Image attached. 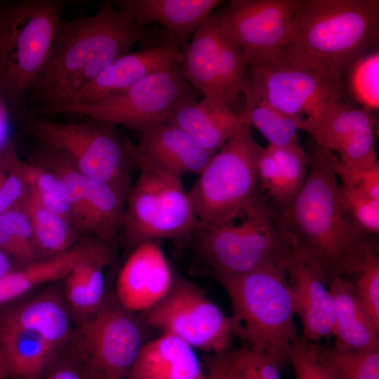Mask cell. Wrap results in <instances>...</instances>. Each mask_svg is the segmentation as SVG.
Wrapping results in <instances>:
<instances>
[{"label":"cell","instance_id":"1","mask_svg":"<svg viewBox=\"0 0 379 379\" xmlns=\"http://www.w3.org/2000/svg\"><path fill=\"white\" fill-rule=\"evenodd\" d=\"M305 183L283 208L270 207L272 217L292 252L328 284L338 276L350 279L365 253L376 246L375 236L361 230L345 211L340 185L332 166V152L315 145Z\"/></svg>","mask_w":379,"mask_h":379},{"label":"cell","instance_id":"43","mask_svg":"<svg viewBox=\"0 0 379 379\" xmlns=\"http://www.w3.org/2000/svg\"><path fill=\"white\" fill-rule=\"evenodd\" d=\"M39 379H95L84 364L62 362L57 364Z\"/></svg>","mask_w":379,"mask_h":379},{"label":"cell","instance_id":"14","mask_svg":"<svg viewBox=\"0 0 379 379\" xmlns=\"http://www.w3.org/2000/svg\"><path fill=\"white\" fill-rule=\"evenodd\" d=\"M134 313L120 304L103 305L82 324V361L95 379H127L147 343V324Z\"/></svg>","mask_w":379,"mask_h":379},{"label":"cell","instance_id":"8","mask_svg":"<svg viewBox=\"0 0 379 379\" xmlns=\"http://www.w3.org/2000/svg\"><path fill=\"white\" fill-rule=\"evenodd\" d=\"M262 148L242 123L211 157L187 193L201 227L237 218L259 195L257 162Z\"/></svg>","mask_w":379,"mask_h":379},{"label":"cell","instance_id":"44","mask_svg":"<svg viewBox=\"0 0 379 379\" xmlns=\"http://www.w3.org/2000/svg\"><path fill=\"white\" fill-rule=\"evenodd\" d=\"M13 270L10 257L0 250V278L3 277Z\"/></svg>","mask_w":379,"mask_h":379},{"label":"cell","instance_id":"22","mask_svg":"<svg viewBox=\"0 0 379 379\" xmlns=\"http://www.w3.org/2000/svg\"><path fill=\"white\" fill-rule=\"evenodd\" d=\"M166 124L175 126L205 149L216 153L237 131L240 117L221 102L204 96L179 105Z\"/></svg>","mask_w":379,"mask_h":379},{"label":"cell","instance_id":"33","mask_svg":"<svg viewBox=\"0 0 379 379\" xmlns=\"http://www.w3.org/2000/svg\"><path fill=\"white\" fill-rule=\"evenodd\" d=\"M315 345L321 359L339 379H379V349L346 350Z\"/></svg>","mask_w":379,"mask_h":379},{"label":"cell","instance_id":"12","mask_svg":"<svg viewBox=\"0 0 379 379\" xmlns=\"http://www.w3.org/2000/svg\"><path fill=\"white\" fill-rule=\"evenodd\" d=\"M143 314L147 326L207 353L227 350L237 337L231 317L201 288L176 274L167 294Z\"/></svg>","mask_w":379,"mask_h":379},{"label":"cell","instance_id":"19","mask_svg":"<svg viewBox=\"0 0 379 379\" xmlns=\"http://www.w3.org/2000/svg\"><path fill=\"white\" fill-rule=\"evenodd\" d=\"M215 154L166 123L140 135L138 144L132 148L134 164L140 170L179 179L189 173L199 175Z\"/></svg>","mask_w":379,"mask_h":379},{"label":"cell","instance_id":"15","mask_svg":"<svg viewBox=\"0 0 379 379\" xmlns=\"http://www.w3.org/2000/svg\"><path fill=\"white\" fill-rule=\"evenodd\" d=\"M244 92L286 114L307 116L325 103L343 100L346 91L337 74L270 63L248 65Z\"/></svg>","mask_w":379,"mask_h":379},{"label":"cell","instance_id":"31","mask_svg":"<svg viewBox=\"0 0 379 379\" xmlns=\"http://www.w3.org/2000/svg\"><path fill=\"white\" fill-rule=\"evenodd\" d=\"M346 92L359 105L372 112L379 109V51L373 48L357 58L344 74Z\"/></svg>","mask_w":379,"mask_h":379},{"label":"cell","instance_id":"25","mask_svg":"<svg viewBox=\"0 0 379 379\" xmlns=\"http://www.w3.org/2000/svg\"><path fill=\"white\" fill-rule=\"evenodd\" d=\"M328 287L335 302L333 345L346 350L379 349V326L362 305L350 282L335 276Z\"/></svg>","mask_w":379,"mask_h":379},{"label":"cell","instance_id":"6","mask_svg":"<svg viewBox=\"0 0 379 379\" xmlns=\"http://www.w3.org/2000/svg\"><path fill=\"white\" fill-rule=\"evenodd\" d=\"M191 238L210 274L285 268L292 253L261 192L237 218L213 227L201 226Z\"/></svg>","mask_w":379,"mask_h":379},{"label":"cell","instance_id":"2","mask_svg":"<svg viewBox=\"0 0 379 379\" xmlns=\"http://www.w3.org/2000/svg\"><path fill=\"white\" fill-rule=\"evenodd\" d=\"M135 44L151 48L160 41L127 18L112 1H104L91 15L63 20L48 66L29 96V113L69 102Z\"/></svg>","mask_w":379,"mask_h":379},{"label":"cell","instance_id":"3","mask_svg":"<svg viewBox=\"0 0 379 379\" xmlns=\"http://www.w3.org/2000/svg\"><path fill=\"white\" fill-rule=\"evenodd\" d=\"M378 42V0H298L288 39L274 63L343 77Z\"/></svg>","mask_w":379,"mask_h":379},{"label":"cell","instance_id":"32","mask_svg":"<svg viewBox=\"0 0 379 379\" xmlns=\"http://www.w3.org/2000/svg\"><path fill=\"white\" fill-rule=\"evenodd\" d=\"M269 147L278 164L279 176L277 198L270 206L279 209L288 205L302 187L307 174L310 154L300 143Z\"/></svg>","mask_w":379,"mask_h":379},{"label":"cell","instance_id":"13","mask_svg":"<svg viewBox=\"0 0 379 379\" xmlns=\"http://www.w3.org/2000/svg\"><path fill=\"white\" fill-rule=\"evenodd\" d=\"M33 161L57 178L70 211L71 224L97 239L111 242L122 229L127 198L112 185L79 172L61 154L46 147Z\"/></svg>","mask_w":379,"mask_h":379},{"label":"cell","instance_id":"21","mask_svg":"<svg viewBox=\"0 0 379 379\" xmlns=\"http://www.w3.org/2000/svg\"><path fill=\"white\" fill-rule=\"evenodd\" d=\"M117 8L141 27L155 22L179 46L181 51L192 34L220 0H114Z\"/></svg>","mask_w":379,"mask_h":379},{"label":"cell","instance_id":"11","mask_svg":"<svg viewBox=\"0 0 379 379\" xmlns=\"http://www.w3.org/2000/svg\"><path fill=\"white\" fill-rule=\"evenodd\" d=\"M182 53L187 81L240 117L248 61L240 46L220 29L213 13L200 24Z\"/></svg>","mask_w":379,"mask_h":379},{"label":"cell","instance_id":"4","mask_svg":"<svg viewBox=\"0 0 379 379\" xmlns=\"http://www.w3.org/2000/svg\"><path fill=\"white\" fill-rule=\"evenodd\" d=\"M211 274L229 296L237 337L279 368L290 361L293 344L299 335L285 268Z\"/></svg>","mask_w":379,"mask_h":379},{"label":"cell","instance_id":"27","mask_svg":"<svg viewBox=\"0 0 379 379\" xmlns=\"http://www.w3.org/2000/svg\"><path fill=\"white\" fill-rule=\"evenodd\" d=\"M54 350L55 347L37 333L0 326V352L11 378L39 379Z\"/></svg>","mask_w":379,"mask_h":379},{"label":"cell","instance_id":"9","mask_svg":"<svg viewBox=\"0 0 379 379\" xmlns=\"http://www.w3.org/2000/svg\"><path fill=\"white\" fill-rule=\"evenodd\" d=\"M200 93L187 81L181 64H178L95 104H65L34 114H81L90 119L122 125L142 135L165 124L179 105L197 99Z\"/></svg>","mask_w":379,"mask_h":379},{"label":"cell","instance_id":"37","mask_svg":"<svg viewBox=\"0 0 379 379\" xmlns=\"http://www.w3.org/2000/svg\"><path fill=\"white\" fill-rule=\"evenodd\" d=\"M347 280L375 324L379 326V257L376 246L365 253L357 270Z\"/></svg>","mask_w":379,"mask_h":379},{"label":"cell","instance_id":"39","mask_svg":"<svg viewBox=\"0 0 379 379\" xmlns=\"http://www.w3.org/2000/svg\"><path fill=\"white\" fill-rule=\"evenodd\" d=\"M315 343L300 335L294 341L290 361L295 379H339L321 359Z\"/></svg>","mask_w":379,"mask_h":379},{"label":"cell","instance_id":"36","mask_svg":"<svg viewBox=\"0 0 379 379\" xmlns=\"http://www.w3.org/2000/svg\"><path fill=\"white\" fill-rule=\"evenodd\" d=\"M27 193L22 161L9 142L0 149V214L20 206Z\"/></svg>","mask_w":379,"mask_h":379},{"label":"cell","instance_id":"24","mask_svg":"<svg viewBox=\"0 0 379 379\" xmlns=\"http://www.w3.org/2000/svg\"><path fill=\"white\" fill-rule=\"evenodd\" d=\"M371 113L343 100L325 103L304 117L303 131L319 147L338 154L357 139L373 131Z\"/></svg>","mask_w":379,"mask_h":379},{"label":"cell","instance_id":"7","mask_svg":"<svg viewBox=\"0 0 379 379\" xmlns=\"http://www.w3.org/2000/svg\"><path fill=\"white\" fill-rule=\"evenodd\" d=\"M25 115L27 130L41 145L61 154L81 173L112 185L128 199L133 187L129 170L135 166L133 144L119 133L117 125L90 118L84 123H65Z\"/></svg>","mask_w":379,"mask_h":379},{"label":"cell","instance_id":"30","mask_svg":"<svg viewBox=\"0 0 379 379\" xmlns=\"http://www.w3.org/2000/svg\"><path fill=\"white\" fill-rule=\"evenodd\" d=\"M20 207L29 218L36 248L53 256L70 249V222L67 218L40 206L27 193Z\"/></svg>","mask_w":379,"mask_h":379},{"label":"cell","instance_id":"5","mask_svg":"<svg viewBox=\"0 0 379 379\" xmlns=\"http://www.w3.org/2000/svg\"><path fill=\"white\" fill-rule=\"evenodd\" d=\"M69 0H22L0 8V98L22 105L50 61Z\"/></svg>","mask_w":379,"mask_h":379},{"label":"cell","instance_id":"20","mask_svg":"<svg viewBox=\"0 0 379 379\" xmlns=\"http://www.w3.org/2000/svg\"><path fill=\"white\" fill-rule=\"evenodd\" d=\"M305 339L317 342L332 336L335 322V302L328 284L312 267L293 252L285 265Z\"/></svg>","mask_w":379,"mask_h":379},{"label":"cell","instance_id":"18","mask_svg":"<svg viewBox=\"0 0 379 379\" xmlns=\"http://www.w3.org/2000/svg\"><path fill=\"white\" fill-rule=\"evenodd\" d=\"M174 276L160 241L141 244L132 250L119 272L117 300L129 311L143 313L167 294Z\"/></svg>","mask_w":379,"mask_h":379},{"label":"cell","instance_id":"42","mask_svg":"<svg viewBox=\"0 0 379 379\" xmlns=\"http://www.w3.org/2000/svg\"><path fill=\"white\" fill-rule=\"evenodd\" d=\"M79 262L72 268L65 277L66 296L69 304L77 310L93 312L79 267Z\"/></svg>","mask_w":379,"mask_h":379},{"label":"cell","instance_id":"28","mask_svg":"<svg viewBox=\"0 0 379 379\" xmlns=\"http://www.w3.org/2000/svg\"><path fill=\"white\" fill-rule=\"evenodd\" d=\"M0 326L34 332L55 347L69 333L67 313L61 302L51 296L39 297L11 310L0 318Z\"/></svg>","mask_w":379,"mask_h":379},{"label":"cell","instance_id":"17","mask_svg":"<svg viewBox=\"0 0 379 379\" xmlns=\"http://www.w3.org/2000/svg\"><path fill=\"white\" fill-rule=\"evenodd\" d=\"M157 35L158 46L128 52L117 58L67 104H95L126 91L152 74L182 64L183 55L178 44L163 31Z\"/></svg>","mask_w":379,"mask_h":379},{"label":"cell","instance_id":"29","mask_svg":"<svg viewBox=\"0 0 379 379\" xmlns=\"http://www.w3.org/2000/svg\"><path fill=\"white\" fill-rule=\"evenodd\" d=\"M243 123L254 127L268 145L283 147L300 143L298 131L303 129L304 117L283 112L248 93H243Z\"/></svg>","mask_w":379,"mask_h":379},{"label":"cell","instance_id":"38","mask_svg":"<svg viewBox=\"0 0 379 379\" xmlns=\"http://www.w3.org/2000/svg\"><path fill=\"white\" fill-rule=\"evenodd\" d=\"M340 203L349 217L364 232H379V200L352 187L340 185Z\"/></svg>","mask_w":379,"mask_h":379},{"label":"cell","instance_id":"10","mask_svg":"<svg viewBox=\"0 0 379 379\" xmlns=\"http://www.w3.org/2000/svg\"><path fill=\"white\" fill-rule=\"evenodd\" d=\"M126 201L121 232L132 248L190 239L201 227L179 178L141 169Z\"/></svg>","mask_w":379,"mask_h":379},{"label":"cell","instance_id":"23","mask_svg":"<svg viewBox=\"0 0 379 379\" xmlns=\"http://www.w3.org/2000/svg\"><path fill=\"white\" fill-rule=\"evenodd\" d=\"M127 379H209L194 349L168 333L147 342Z\"/></svg>","mask_w":379,"mask_h":379},{"label":"cell","instance_id":"34","mask_svg":"<svg viewBox=\"0 0 379 379\" xmlns=\"http://www.w3.org/2000/svg\"><path fill=\"white\" fill-rule=\"evenodd\" d=\"M0 250L10 258L29 262L36 255L29 218L19 206L0 214Z\"/></svg>","mask_w":379,"mask_h":379},{"label":"cell","instance_id":"26","mask_svg":"<svg viewBox=\"0 0 379 379\" xmlns=\"http://www.w3.org/2000/svg\"><path fill=\"white\" fill-rule=\"evenodd\" d=\"M102 246L100 241L77 246L46 260L12 270L0 278V305L18 298L40 284L65 278L78 262L96 253Z\"/></svg>","mask_w":379,"mask_h":379},{"label":"cell","instance_id":"16","mask_svg":"<svg viewBox=\"0 0 379 379\" xmlns=\"http://www.w3.org/2000/svg\"><path fill=\"white\" fill-rule=\"evenodd\" d=\"M298 0H232L213 13L248 65L275 62L289 36Z\"/></svg>","mask_w":379,"mask_h":379},{"label":"cell","instance_id":"45","mask_svg":"<svg viewBox=\"0 0 379 379\" xmlns=\"http://www.w3.org/2000/svg\"><path fill=\"white\" fill-rule=\"evenodd\" d=\"M10 378L8 368L0 352V379H8Z\"/></svg>","mask_w":379,"mask_h":379},{"label":"cell","instance_id":"40","mask_svg":"<svg viewBox=\"0 0 379 379\" xmlns=\"http://www.w3.org/2000/svg\"><path fill=\"white\" fill-rule=\"evenodd\" d=\"M209 379H258L248 359L246 348L232 347L213 355Z\"/></svg>","mask_w":379,"mask_h":379},{"label":"cell","instance_id":"35","mask_svg":"<svg viewBox=\"0 0 379 379\" xmlns=\"http://www.w3.org/2000/svg\"><path fill=\"white\" fill-rule=\"evenodd\" d=\"M27 194L44 208L67 218L71 223L69 206L55 175L36 163L22 161Z\"/></svg>","mask_w":379,"mask_h":379},{"label":"cell","instance_id":"41","mask_svg":"<svg viewBox=\"0 0 379 379\" xmlns=\"http://www.w3.org/2000/svg\"><path fill=\"white\" fill-rule=\"evenodd\" d=\"M331 162L343 186L354 188L379 200V165L368 169L353 168L342 163L333 154Z\"/></svg>","mask_w":379,"mask_h":379}]
</instances>
